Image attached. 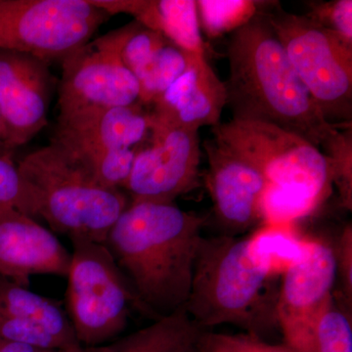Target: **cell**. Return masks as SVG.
<instances>
[{
	"mask_svg": "<svg viewBox=\"0 0 352 352\" xmlns=\"http://www.w3.org/2000/svg\"><path fill=\"white\" fill-rule=\"evenodd\" d=\"M207 217L173 204L129 203L106 245L143 310L157 318L184 307Z\"/></svg>",
	"mask_w": 352,
	"mask_h": 352,
	"instance_id": "cell-1",
	"label": "cell"
},
{
	"mask_svg": "<svg viewBox=\"0 0 352 352\" xmlns=\"http://www.w3.org/2000/svg\"><path fill=\"white\" fill-rule=\"evenodd\" d=\"M263 11L229 41L226 106L233 120L273 124L321 150L344 126L323 117Z\"/></svg>",
	"mask_w": 352,
	"mask_h": 352,
	"instance_id": "cell-2",
	"label": "cell"
},
{
	"mask_svg": "<svg viewBox=\"0 0 352 352\" xmlns=\"http://www.w3.org/2000/svg\"><path fill=\"white\" fill-rule=\"evenodd\" d=\"M282 272L258 251L252 234L203 237L184 309L204 331L229 324L267 340L279 331Z\"/></svg>",
	"mask_w": 352,
	"mask_h": 352,
	"instance_id": "cell-3",
	"label": "cell"
},
{
	"mask_svg": "<svg viewBox=\"0 0 352 352\" xmlns=\"http://www.w3.org/2000/svg\"><path fill=\"white\" fill-rule=\"evenodd\" d=\"M41 217L69 239L106 244L108 234L129 207L122 190L108 189L55 143L30 153L17 164Z\"/></svg>",
	"mask_w": 352,
	"mask_h": 352,
	"instance_id": "cell-4",
	"label": "cell"
},
{
	"mask_svg": "<svg viewBox=\"0 0 352 352\" xmlns=\"http://www.w3.org/2000/svg\"><path fill=\"white\" fill-rule=\"evenodd\" d=\"M296 75L328 122L349 126L352 118V46L308 18L275 3L263 11Z\"/></svg>",
	"mask_w": 352,
	"mask_h": 352,
	"instance_id": "cell-5",
	"label": "cell"
},
{
	"mask_svg": "<svg viewBox=\"0 0 352 352\" xmlns=\"http://www.w3.org/2000/svg\"><path fill=\"white\" fill-rule=\"evenodd\" d=\"M71 241L67 312L78 342L101 346L124 332L131 308L140 303L107 245Z\"/></svg>",
	"mask_w": 352,
	"mask_h": 352,
	"instance_id": "cell-6",
	"label": "cell"
},
{
	"mask_svg": "<svg viewBox=\"0 0 352 352\" xmlns=\"http://www.w3.org/2000/svg\"><path fill=\"white\" fill-rule=\"evenodd\" d=\"M214 140L256 168L268 184L319 205L332 190L327 157L320 149L273 124L231 120L212 127Z\"/></svg>",
	"mask_w": 352,
	"mask_h": 352,
	"instance_id": "cell-7",
	"label": "cell"
},
{
	"mask_svg": "<svg viewBox=\"0 0 352 352\" xmlns=\"http://www.w3.org/2000/svg\"><path fill=\"white\" fill-rule=\"evenodd\" d=\"M109 18L90 0H0V50L62 62Z\"/></svg>",
	"mask_w": 352,
	"mask_h": 352,
	"instance_id": "cell-8",
	"label": "cell"
},
{
	"mask_svg": "<svg viewBox=\"0 0 352 352\" xmlns=\"http://www.w3.org/2000/svg\"><path fill=\"white\" fill-rule=\"evenodd\" d=\"M127 32L129 25L90 41L65 58L58 88V117L140 103L138 80L120 57Z\"/></svg>",
	"mask_w": 352,
	"mask_h": 352,
	"instance_id": "cell-9",
	"label": "cell"
},
{
	"mask_svg": "<svg viewBox=\"0 0 352 352\" xmlns=\"http://www.w3.org/2000/svg\"><path fill=\"white\" fill-rule=\"evenodd\" d=\"M151 143L138 149L124 185L131 203H175L198 186L199 131L150 126Z\"/></svg>",
	"mask_w": 352,
	"mask_h": 352,
	"instance_id": "cell-10",
	"label": "cell"
},
{
	"mask_svg": "<svg viewBox=\"0 0 352 352\" xmlns=\"http://www.w3.org/2000/svg\"><path fill=\"white\" fill-rule=\"evenodd\" d=\"M336 280L333 248L319 241L303 242L300 254L282 272L277 321L284 344L310 352L314 322L333 295Z\"/></svg>",
	"mask_w": 352,
	"mask_h": 352,
	"instance_id": "cell-11",
	"label": "cell"
},
{
	"mask_svg": "<svg viewBox=\"0 0 352 352\" xmlns=\"http://www.w3.org/2000/svg\"><path fill=\"white\" fill-rule=\"evenodd\" d=\"M50 66L28 53L0 50V113L7 146L14 151L47 124L53 88Z\"/></svg>",
	"mask_w": 352,
	"mask_h": 352,
	"instance_id": "cell-12",
	"label": "cell"
},
{
	"mask_svg": "<svg viewBox=\"0 0 352 352\" xmlns=\"http://www.w3.org/2000/svg\"><path fill=\"white\" fill-rule=\"evenodd\" d=\"M207 186L214 212L226 235L237 236L263 224V203L268 182L252 164L212 140L206 141Z\"/></svg>",
	"mask_w": 352,
	"mask_h": 352,
	"instance_id": "cell-13",
	"label": "cell"
},
{
	"mask_svg": "<svg viewBox=\"0 0 352 352\" xmlns=\"http://www.w3.org/2000/svg\"><path fill=\"white\" fill-rule=\"evenodd\" d=\"M0 339L56 351L80 344L61 303L0 276Z\"/></svg>",
	"mask_w": 352,
	"mask_h": 352,
	"instance_id": "cell-14",
	"label": "cell"
},
{
	"mask_svg": "<svg viewBox=\"0 0 352 352\" xmlns=\"http://www.w3.org/2000/svg\"><path fill=\"white\" fill-rule=\"evenodd\" d=\"M151 105L150 126L195 131L214 127L226 106V85L205 54H188L184 73Z\"/></svg>",
	"mask_w": 352,
	"mask_h": 352,
	"instance_id": "cell-15",
	"label": "cell"
},
{
	"mask_svg": "<svg viewBox=\"0 0 352 352\" xmlns=\"http://www.w3.org/2000/svg\"><path fill=\"white\" fill-rule=\"evenodd\" d=\"M150 134L149 113L141 104L88 109L58 117L50 142L75 156L138 147Z\"/></svg>",
	"mask_w": 352,
	"mask_h": 352,
	"instance_id": "cell-16",
	"label": "cell"
},
{
	"mask_svg": "<svg viewBox=\"0 0 352 352\" xmlns=\"http://www.w3.org/2000/svg\"><path fill=\"white\" fill-rule=\"evenodd\" d=\"M72 254L32 217L0 219V276L27 288L32 275H68Z\"/></svg>",
	"mask_w": 352,
	"mask_h": 352,
	"instance_id": "cell-17",
	"label": "cell"
},
{
	"mask_svg": "<svg viewBox=\"0 0 352 352\" xmlns=\"http://www.w3.org/2000/svg\"><path fill=\"white\" fill-rule=\"evenodd\" d=\"M133 17L187 54H205L195 0H141Z\"/></svg>",
	"mask_w": 352,
	"mask_h": 352,
	"instance_id": "cell-18",
	"label": "cell"
},
{
	"mask_svg": "<svg viewBox=\"0 0 352 352\" xmlns=\"http://www.w3.org/2000/svg\"><path fill=\"white\" fill-rule=\"evenodd\" d=\"M187 66L188 54L166 38L143 48L129 68L138 80L141 105H151L184 73Z\"/></svg>",
	"mask_w": 352,
	"mask_h": 352,
	"instance_id": "cell-19",
	"label": "cell"
},
{
	"mask_svg": "<svg viewBox=\"0 0 352 352\" xmlns=\"http://www.w3.org/2000/svg\"><path fill=\"white\" fill-rule=\"evenodd\" d=\"M204 332L182 307L111 344L110 352H189Z\"/></svg>",
	"mask_w": 352,
	"mask_h": 352,
	"instance_id": "cell-20",
	"label": "cell"
},
{
	"mask_svg": "<svg viewBox=\"0 0 352 352\" xmlns=\"http://www.w3.org/2000/svg\"><path fill=\"white\" fill-rule=\"evenodd\" d=\"M351 310L333 292L314 322L310 352H352Z\"/></svg>",
	"mask_w": 352,
	"mask_h": 352,
	"instance_id": "cell-21",
	"label": "cell"
},
{
	"mask_svg": "<svg viewBox=\"0 0 352 352\" xmlns=\"http://www.w3.org/2000/svg\"><path fill=\"white\" fill-rule=\"evenodd\" d=\"M267 3L254 0H200L196 1L199 24L208 38H220L251 22Z\"/></svg>",
	"mask_w": 352,
	"mask_h": 352,
	"instance_id": "cell-22",
	"label": "cell"
},
{
	"mask_svg": "<svg viewBox=\"0 0 352 352\" xmlns=\"http://www.w3.org/2000/svg\"><path fill=\"white\" fill-rule=\"evenodd\" d=\"M138 151V147L126 148L97 153L89 156H75L66 152L80 162L101 186L122 190L131 175Z\"/></svg>",
	"mask_w": 352,
	"mask_h": 352,
	"instance_id": "cell-23",
	"label": "cell"
},
{
	"mask_svg": "<svg viewBox=\"0 0 352 352\" xmlns=\"http://www.w3.org/2000/svg\"><path fill=\"white\" fill-rule=\"evenodd\" d=\"M14 152L0 156V219L20 212L36 217L31 191L18 170L13 160Z\"/></svg>",
	"mask_w": 352,
	"mask_h": 352,
	"instance_id": "cell-24",
	"label": "cell"
},
{
	"mask_svg": "<svg viewBox=\"0 0 352 352\" xmlns=\"http://www.w3.org/2000/svg\"><path fill=\"white\" fill-rule=\"evenodd\" d=\"M319 204L298 194L268 184L263 203L264 226H288L311 214Z\"/></svg>",
	"mask_w": 352,
	"mask_h": 352,
	"instance_id": "cell-25",
	"label": "cell"
},
{
	"mask_svg": "<svg viewBox=\"0 0 352 352\" xmlns=\"http://www.w3.org/2000/svg\"><path fill=\"white\" fill-rule=\"evenodd\" d=\"M351 148V127L344 132L340 131L324 148L332 182L339 190L340 203L349 210L352 208Z\"/></svg>",
	"mask_w": 352,
	"mask_h": 352,
	"instance_id": "cell-26",
	"label": "cell"
},
{
	"mask_svg": "<svg viewBox=\"0 0 352 352\" xmlns=\"http://www.w3.org/2000/svg\"><path fill=\"white\" fill-rule=\"evenodd\" d=\"M197 346L204 352H298L284 342L271 344L249 333L231 335L212 331L201 333Z\"/></svg>",
	"mask_w": 352,
	"mask_h": 352,
	"instance_id": "cell-27",
	"label": "cell"
},
{
	"mask_svg": "<svg viewBox=\"0 0 352 352\" xmlns=\"http://www.w3.org/2000/svg\"><path fill=\"white\" fill-rule=\"evenodd\" d=\"M307 14L317 24L335 32L347 45L352 46V1L335 0L310 4Z\"/></svg>",
	"mask_w": 352,
	"mask_h": 352,
	"instance_id": "cell-28",
	"label": "cell"
},
{
	"mask_svg": "<svg viewBox=\"0 0 352 352\" xmlns=\"http://www.w3.org/2000/svg\"><path fill=\"white\" fill-rule=\"evenodd\" d=\"M337 279L342 285V298L351 307L352 302V227L346 226L333 248Z\"/></svg>",
	"mask_w": 352,
	"mask_h": 352,
	"instance_id": "cell-29",
	"label": "cell"
},
{
	"mask_svg": "<svg viewBox=\"0 0 352 352\" xmlns=\"http://www.w3.org/2000/svg\"><path fill=\"white\" fill-rule=\"evenodd\" d=\"M41 349L0 339V352H44Z\"/></svg>",
	"mask_w": 352,
	"mask_h": 352,
	"instance_id": "cell-30",
	"label": "cell"
},
{
	"mask_svg": "<svg viewBox=\"0 0 352 352\" xmlns=\"http://www.w3.org/2000/svg\"><path fill=\"white\" fill-rule=\"evenodd\" d=\"M111 344L101 346H85L80 344L66 347V349H56V351H45L44 352H110Z\"/></svg>",
	"mask_w": 352,
	"mask_h": 352,
	"instance_id": "cell-31",
	"label": "cell"
},
{
	"mask_svg": "<svg viewBox=\"0 0 352 352\" xmlns=\"http://www.w3.org/2000/svg\"><path fill=\"white\" fill-rule=\"evenodd\" d=\"M0 142L7 145L6 129L4 126L3 120H2L1 113H0Z\"/></svg>",
	"mask_w": 352,
	"mask_h": 352,
	"instance_id": "cell-32",
	"label": "cell"
},
{
	"mask_svg": "<svg viewBox=\"0 0 352 352\" xmlns=\"http://www.w3.org/2000/svg\"><path fill=\"white\" fill-rule=\"evenodd\" d=\"M10 152H14V150L10 149V148H9L6 144H4V143L0 142V156Z\"/></svg>",
	"mask_w": 352,
	"mask_h": 352,
	"instance_id": "cell-33",
	"label": "cell"
},
{
	"mask_svg": "<svg viewBox=\"0 0 352 352\" xmlns=\"http://www.w3.org/2000/svg\"><path fill=\"white\" fill-rule=\"evenodd\" d=\"M189 352H204L203 351H201L200 349H199L198 346H196L195 347H193V349H191Z\"/></svg>",
	"mask_w": 352,
	"mask_h": 352,
	"instance_id": "cell-34",
	"label": "cell"
}]
</instances>
